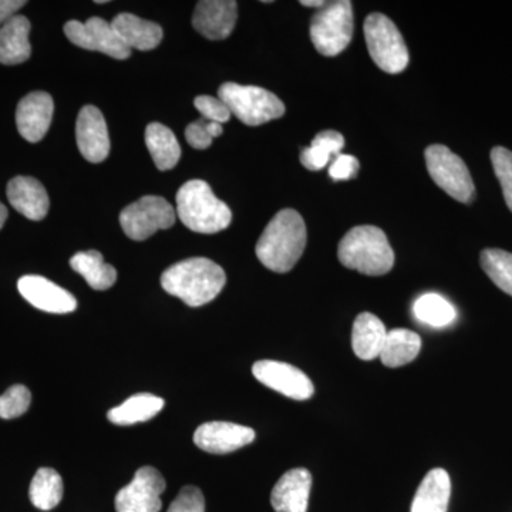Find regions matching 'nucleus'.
Here are the masks:
<instances>
[{
  "mask_svg": "<svg viewBox=\"0 0 512 512\" xmlns=\"http://www.w3.org/2000/svg\"><path fill=\"white\" fill-rule=\"evenodd\" d=\"M308 232L298 211L282 210L272 218L256 244V256L269 271L286 274L305 251Z\"/></svg>",
  "mask_w": 512,
  "mask_h": 512,
  "instance_id": "nucleus-1",
  "label": "nucleus"
},
{
  "mask_svg": "<svg viewBox=\"0 0 512 512\" xmlns=\"http://www.w3.org/2000/svg\"><path fill=\"white\" fill-rule=\"evenodd\" d=\"M227 275L220 265L208 258H190L165 269L161 286L192 308L207 305L220 295Z\"/></svg>",
  "mask_w": 512,
  "mask_h": 512,
  "instance_id": "nucleus-2",
  "label": "nucleus"
},
{
  "mask_svg": "<svg viewBox=\"0 0 512 512\" xmlns=\"http://www.w3.org/2000/svg\"><path fill=\"white\" fill-rule=\"evenodd\" d=\"M340 264L363 275L389 274L394 265V252L382 229L360 225L350 229L340 241Z\"/></svg>",
  "mask_w": 512,
  "mask_h": 512,
  "instance_id": "nucleus-3",
  "label": "nucleus"
},
{
  "mask_svg": "<svg viewBox=\"0 0 512 512\" xmlns=\"http://www.w3.org/2000/svg\"><path fill=\"white\" fill-rule=\"evenodd\" d=\"M177 215L181 222L198 234H217L232 221V212L225 202L218 200L210 184L191 180L177 192Z\"/></svg>",
  "mask_w": 512,
  "mask_h": 512,
  "instance_id": "nucleus-4",
  "label": "nucleus"
},
{
  "mask_svg": "<svg viewBox=\"0 0 512 512\" xmlns=\"http://www.w3.org/2000/svg\"><path fill=\"white\" fill-rule=\"evenodd\" d=\"M218 97L227 104L231 114L251 127L281 119L286 111L281 99L262 87L224 83Z\"/></svg>",
  "mask_w": 512,
  "mask_h": 512,
  "instance_id": "nucleus-5",
  "label": "nucleus"
},
{
  "mask_svg": "<svg viewBox=\"0 0 512 512\" xmlns=\"http://www.w3.org/2000/svg\"><path fill=\"white\" fill-rule=\"evenodd\" d=\"M355 30L353 5L349 0L326 2L311 22V39L320 55L338 56L349 46Z\"/></svg>",
  "mask_w": 512,
  "mask_h": 512,
  "instance_id": "nucleus-6",
  "label": "nucleus"
},
{
  "mask_svg": "<svg viewBox=\"0 0 512 512\" xmlns=\"http://www.w3.org/2000/svg\"><path fill=\"white\" fill-rule=\"evenodd\" d=\"M363 30L367 49L379 69L389 74L406 70L409 66V49L392 19L382 13H370Z\"/></svg>",
  "mask_w": 512,
  "mask_h": 512,
  "instance_id": "nucleus-7",
  "label": "nucleus"
},
{
  "mask_svg": "<svg viewBox=\"0 0 512 512\" xmlns=\"http://www.w3.org/2000/svg\"><path fill=\"white\" fill-rule=\"evenodd\" d=\"M424 157L431 180L439 185L441 190L463 204H470L474 200L476 187L473 178L466 163L457 154L446 146L434 144L427 148Z\"/></svg>",
  "mask_w": 512,
  "mask_h": 512,
  "instance_id": "nucleus-8",
  "label": "nucleus"
},
{
  "mask_svg": "<svg viewBox=\"0 0 512 512\" xmlns=\"http://www.w3.org/2000/svg\"><path fill=\"white\" fill-rule=\"evenodd\" d=\"M177 211L163 197L147 195L124 208L120 214V225L124 234L134 241H146L157 231L175 224Z\"/></svg>",
  "mask_w": 512,
  "mask_h": 512,
  "instance_id": "nucleus-9",
  "label": "nucleus"
},
{
  "mask_svg": "<svg viewBox=\"0 0 512 512\" xmlns=\"http://www.w3.org/2000/svg\"><path fill=\"white\" fill-rule=\"evenodd\" d=\"M64 35L73 45L92 52L104 53L117 60H126L131 55L111 23L101 18H90L86 22L70 20L64 25Z\"/></svg>",
  "mask_w": 512,
  "mask_h": 512,
  "instance_id": "nucleus-10",
  "label": "nucleus"
},
{
  "mask_svg": "<svg viewBox=\"0 0 512 512\" xmlns=\"http://www.w3.org/2000/svg\"><path fill=\"white\" fill-rule=\"evenodd\" d=\"M165 480L154 467H141L133 481L121 488L114 505L117 512H160Z\"/></svg>",
  "mask_w": 512,
  "mask_h": 512,
  "instance_id": "nucleus-11",
  "label": "nucleus"
},
{
  "mask_svg": "<svg viewBox=\"0 0 512 512\" xmlns=\"http://www.w3.org/2000/svg\"><path fill=\"white\" fill-rule=\"evenodd\" d=\"M255 379L289 399L308 400L315 393L312 380L298 367L276 360H259L252 367Z\"/></svg>",
  "mask_w": 512,
  "mask_h": 512,
  "instance_id": "nucleus-12",
  "label": "nucleus"
},
{
  "mask_svg": "<svg viewBox=\"0 0 512 512\" xmlns=\"http://www.w3.org/2000/svg\"><path fill=\"white\" fill-rule=\"evenodd\" d=\"M76 140L80 153L90 163H103L109 157V128L97 107L84 106L80 111L76 123Z\"/></svg>",
  "mask_w": 512,
  "mask_h": 512,
  "instance_id": "nucleus-13",
  "label": "nucleus"
},
{
  "mask_svg": "<svg viewBox=\"0 0 512 512\" xmlns=\"http://www.w3.org/2000/svg\"><path fill=\"white\" fill-rule=\"evenodd\" d=\"M255 440L251 427L228 421H210L201 424L194 434V443L211 454H228L248 446Z\"/></svg>",
  "mask_w": 512,
  "mask_h": 512,
  "instance_id": "nucleus-14",
  "label": "nucleus"
},
{
  "mask_svg": "<svg viewBox=\"0 0 512 512\" xmlns=\"http://www.w3.org/2000/svg\"><path fill=\"white\" fill-rule=\"evenodd\" d=\"M238 19L234 0H201L195 6L192 26L210 40H224L231 35Z\"/></svg>",
  "mask_w": 512,
  "mask_h": 512,
  "instance_id": "nucleus-15",
  "label": "nucleus"
},
{
  "mask_svg": "<svg viewBox=\"0 0 512 512\" xmlns=\"http://www.w3.org/2000/svg\"><path fill=\"white\" fill-rule=\"evenodd\" d=\"M55 103L45 92H33L19 101L16 126L19 134L29 143H39L52 124Z\"/></svg>",
  "mask_w": 512,
  "mask_h": 512,
  "instance_id": "nucleus-16",
  "label": "nucleus"
},
{
  "mask_svg": "<svg viewBox=\"0 0 512 512\" xmlns=\"http://www.w3.org/2000/svg\"><path fill=\"white\" fill-rule=\"evenodd\" d=\"M18 289L20 295L40 311L60 315L76 311L77 301L72 293L43 276H23L19 279Z\"/></svg>",
  "mask_w": 512,
  "mask_h": 512,
  "instance_id": "nucleus-17",
  "label": "nucleus"
},
{
  "mask_svg": "<svg viewBox=\"0 0 512 512\" xmlns=\"http://www.w3.org/2000/svg\"><path fill=\"white\" fill-rule=\"evenodd\" d=\"M312 488V474L306 468H293L279 478L271 494L276 512H306Z\"/></svg>",
  "mask_w": 512,
  "mask_h": 512,
  "instance_id": "nucleus-18",
  "label": "nucleus"
},
{
  "mask_svg": "<svg viewBox=\"0 0 512 512\" xmlns=\"http://www.w3.org/2000/svg\"><path fill=\"white\" fill-rule=\"evenodd\" d=\"M6 194L10 205L23 217L30 221L45 220L50 207L49 195L36 178L22 175L13 178L9 181Z\"/></svg>",
  "mask_w": 512,
  "mask_h": 512,
  "instance_id": "nucleus-19",
  "label": "nucleus"
},
{
  "mask_svg": "<svg viewBox=\"0 0 512 512\" xmlns=\"http://www.w3.org/2000/svg\"><path fill=\"white\" fill-rule=\"evenodd\" d=\"M111 26L116 30L121 42L130 50L148 52V50L156 49L163 40V29L160 25L150 22V20L137 18L131 13H120L113 19Z\"/></svg>",
  "mask_w": 512,
  "mask_h": 512,
  "instance_id": "nucleus-20",
  "label": "nucleus"
},
{
  "mask_svg": "<svg viewBox=\"0 0 512 512\" xmlns=\"http://www.w3.org/2000/svg\"><path fill=\"white\" fill-rule=\"evenodd\" d=\"M30 22L26 16L16 15L0 28V63L6 66L25 63L32 55Z\"/></svg>",
  "mask_w": 512,
  "mask_h": 512,
  "instance_id": "nucleus-21",
  "label": "nucleus"
},
{
  "mask_svg": "<svg viewBox=\"0 0 512 512\" xmlns=\"http://www.w3.org/2000/svg\"><path fill=\"white\" fill-rule=\"evenodd\" d=\"M450 497V476L443 468H434L417 488L410 512H447Z\"/></svg>",
  "mask_w": 512,
  "mask_h": 512,
  "instance_id": "nucleus-22",
  "label": "nucleus"
},
{
  "mask_svg": "<svg viewBox=\"0 0 512 512\" xmlns=\"http://www.w3.org/2000/svg\"><path fill=\"white\" fill-rule=\"evenodd\" d=\"M387 330L382 320L369 312L360 313L353 323L352 348L362 360H373L380 356Z\"/></svg>",
  "mask_w": 512,
  "mask_h": 512,
  "instance_id": "nucleus-23",
  "label": "nucleus"
},
{
  "mask_svg": "<svg viewBox=\"0 0 512 512\" xmlns=\"http://www.w3.org/2000/svg\"><path fill=\"white\" fill-rule=\"evenodd\" d=\"M70 266L77 274L86 279L94 291H107L116 284L117 271L114 266L106 264L99 251L79 252L70 259Z\"/></svg>",
  "mask_w": 512,
  "mask_h": 512,
  "instance_id": "nucleus-24",
  "label": "nucleus"
},
{
  "mask_svg": "<svg viewBox=\"0 0 512 512\" xmlns=\"http://www.w3.org/2000/svg\"><path fill=\"white\" fill-rule=\"evenodd\" d=\"M146 144L158 170L174 168L181 158V147L177 137L164 124L151 123L146 128Z\"/></svg>",
  "mask_w": 512,
  "mask_h": 512,
  "instance_id": "nucleus-25",
  "label": "nucleus"
},
{
  "mask_svg": "<svg viewBox=\"0 0 512 512\" xmlns=\"http://www.w3.org/2000/svg\"><path fill=\"white\" fill-rule=\"evenodd\" d=\"M421 338L409 329H393L387 332L380 360L384 366L400 367L413 362L419 356Z\"/></svg>",
  "mask_w": 512,
  "mask_h": 512,
  "instance_id": "nucleus-26",
  "label": "nucleus"
},
{
  "mask_svg": "<svg viewBox=\"0 0 512 512\" xmlns=\"http://www.w3.org/2000/svg\"><path fill=\"white\" fill-rule=\"evenodd\" d=\"M164 400L154 394L141 393L130 397L116 409H111L107 417L116 426H133L151 420L163 410Z\"/></svg>",
  "mask_w": 512,
  "mask_h": 512,
  "instance_id": "nucleus-27",
  "label": "nucleus"
},
{
  "mask_svg": "<svg viewBox=\"0 0 512 512\" xmlns=\"http://www.w3.org/2000/svg\"><path fill=\"white\" fill-rule=\"evenodd\" d=\"M345 147V137L335 130L320 131L309 147L303 148L301 163L306 170L319 171L332 163Z\"/></svg>",
  "mask_w": 512,
  "mask_h": 512,
  "instance_id": "nucleus-28",
  "label": "nucleus"
},
{
  "mask_svg": "<svg viewBox=\"0 0 512 512\" xmlns=\"http://www.w3.org/2000/svg\"><path fill=\"white\" fill-rule=\"evenodd\" d=\"M63 480L53 468H39L29 488L32 504L42 511H50L60 504L63 498Z\"/></svg>",
  "mask_w": 512,
  "mask_h": 512,
  "instance_id": "nucleus-29",
  "label": "nucleus"
},
{
  "mask_svg": "<svg viewBox=\"0 0 512 512\" xmlns=\"http://www.w3.org/2000/svg\"><path fill=\"white\" fill-rule=\"evenodd\" d=\"M413 313L419 322L431 328H446L457 319L456 308L437 293L421 295L414 302Z\"/></svg>",
  "mask_w": 512,
  "mask_h": 512,
  "instance_id": "nucleus-30",
  "label": "nucleus"
},
{
  "mask_svg": "<svg viewBox=\"0 0 512 512\" xmlns=\"http://www.w3.org/2000/svg\"><path fill=\"white\" fill-rule=\"evenodd\" d=\"M480 262L488 278L512 296V254L503 249L488 248L481 252Z\"/></svg>",
  "mask_w": 512,
  "mask_h": 512,
  "instance_id": "nucleus-31",
  "label": "nucleus"
},
{
  "mask_svg": "<svg viewBox=\"0 0 512 512\" xmlns=\"http://www.w3.org/2000/svg\"><path fill=\"white\" fill-rule=\"evenodd\" d=\"M32 403V393L23 384L10 387L0 396V417L5 420L16 419L28 412Z\"/></svg>",
  "mask_w": 512,
  "mask_h": 512,
  "instance_id": "nucleus-32",
  "label": "nucleus"
},
{
  "mask_svg": "<svg viewBox=\"0 0 512 512\" xmlns=\"http://www.w3.org/2000/svg\"><path fill=\"white\" fill-rule=\"evenodd\" d=\"M494 173L503 188L504 200L512 212V151L504 147L491 150Z\"/></svg>",
  "mask_w": 512,
  "mask_h": 512,
  "instance_id": "nucleus-33",
  "label": "nucleus"
},
{
  "mask_svg": "<svg viewBox=\"0 0 512 512\" xmlns=\"http://www.w3.org/2000/svg\"><path fill=\"white\" fill-rule=\"evenodd\" d=\"M222 124L214 123L207 119L194 121L185 130V138L191 147L197 150H205L212 144L214 138L220 137L222 134Z\"/></svg>",
  "mask_w": 512,
  "mask_h": 512,
  "instance_id": "nucleus-34",
  "label": "nucleus"
},
{
  "mask_svg": "<svg viewBox=\"0 0 512 512\" xmlns=\"http://www.w3.org/2000/svg\"><path fill=\"white\" fill-rule=\"evenodd\" d=\"M194 106L200 111L202 119L214 121V123H228L232 116L227 104L220 97L198 96L194 100Z\"/></svg>",
  "mask_w": 512,
  "mask_h": 512,
  "instance_id": "nucleus-35",
  "label": "nucleus"
},
{
  "mask_svg": "<svg viewBox=\"0 0 512 512\" xmlns=\"http://www.w3.org/2000/svg\"><path fill=\"white\" fill-rule=\"evenodd\" d=\"M167 512H205V500L200 488L187 485L178 493Z\"/></svg>",
  "mask_w": 512,
  "mask_h": 512,
  "instance_id": "nucleus-36",
  "label": "nucleus"
},
{
  "mask_svg": "<svg viewBox=\"0 0 512 512\" xmlns=\"http://www.w3.org/2000/svg\"><path fill=\"white\" fill-rule=\"evenodd\" d=\"M359 168V160L356 157L349 156V154H339L330 163L329 175L333 181H348L356 177Z\"/></svg>",
  "mask_w": 512,
  "mask_h": 512,
  "instance_id": "nucleus-37",
  "label": "nucleus"
},
{
  "mask_svg": "<svg viewBox=\"0 0 512 512\" xmlns=\"http://www.w3.org/2000/svg\"><path fill=\"white\" fill-rule=\"evenodd\" d=\"M25 0H0V28L10 19L15 18L16 13L19 12L23 6H26Z\"/></svg>",
  "mask_w": 512,
  "mask_h": 512,
  "instance_id": "nucleus-38",
  "label": "nucleus"
},
{
  "mask_svg": "<svg viewBox=\"0 0 512 512\" xmlns=\"http://www.w3.org/2000/svg\"><path fill=\"white\" fill-rule=\"evenodd\" d=\"M326 2H322V0H302L301 5L308 6V8H322V6H325Z\"/></svg>",
  "mask_w": 512,
  "mask_h": 512,
  "instance_id": "nucleus-39",
  "label": "nucleus"
},
{
  "mask_svg": "<svg viewBox=\"0 0 512 512\" xmlns=\"http://www.w3.org/2000/svg\"><path fill=\"white\" fill-rule=\"evenodd\" d=\"M8 208L5 207V205L0 202V229L3 228V225H5L6 220H8Z\"/></svg>",
  "mask_w": 512,
  "mask_h": 512,
  "instance_id": "nucleus-40",
  "label": "nucleus"
},
{
  "mask_svg": "<svg viewBox=\"0 0 512 512\" xmlns=\"http://www.w3.org/2000/svg\"><path fill=\"white\" fill-rule=\"evenodd\" d=\"M97 5H104V3H107V0H96Z\"/></svg>",
  "mask_w": 512,
  "mask_h": 512,
  "instance_id": "nucleus-41",
  "label": "nucleus"
}]
</instances>
